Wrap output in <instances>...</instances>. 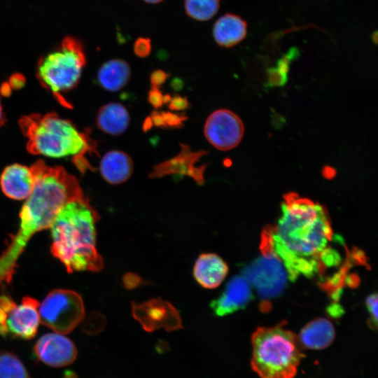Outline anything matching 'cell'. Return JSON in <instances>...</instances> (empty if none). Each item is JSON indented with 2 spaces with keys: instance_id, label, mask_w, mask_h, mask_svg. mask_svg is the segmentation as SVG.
Returning a JSON list of instances; mask_svg holds the SVG:
<instances>
[{
  "instance_id": "e0dca14e",
  "label": "cell",
  "mask_w": 378,
  "mask_h": 378,
  "mask_svg": "<svg viewBox=\"0 0 378 378\" xmlns=\"http://www.w3.org/2000/svg\"><path fill=\"white\" fill-rule=\"evenodd\" d=\"M213 36L218 45L232 47L240 43L247 33V24L240 16L227 13L219 18L213 27Z\"/></svg>"
},
{
  "instance_id": "4316f807",
  "label": "cell",
  "mask_w": 378,
  "mask_h": 378,
  "mask_svg": "<svg viewBox=\"0 0 378 378\" xmlns=\"http://www.w3.org/2000/svg\"><path fill=\"white\" fill-rule=\"evenodd\" d=\"M169 108L172 111H182L189 107V102L186 97H181L178 94L172 97L169 102Z\"/></svg>"
},
{
  "instance_id": "e575fe53",
  "label": "cell",
  "mask_w": 378,
  "mask_h": 378,
  "mask_svg": "<svg viewBox=\"0 0 378 378\" xmlns=\"http://www.w3.org/2000/svg\"><path fill=\"white\" fill-rule=\"evenodd\" d=\"M153 124L150 117H147L143 123V130L147 132L153 127Z\"/></svg>"
},
{
  "instance_id": "2e32d148",
  "label": "cell",
  "mask_w": 378,
  "mask_h": 378,
  "mask_svg": "<svg viewBox=\"0 0 378 378\" xmlns=\"http://www.w3.org/2000/svg\"><path fill=\"white\" fill-rule=\"evenodd\" d=\"M335 336V328L328 319L319 318L310 321L301 330L298 342L307 349L321 350L329 346Z\"/></svg>"
},
{
  "instance_id": "6da1fadb",
  "label": "cell",
  "mask_w": 378,
  "mask_h": 378,
  "mask_svg": "<svg viewBox=\"0 0 378 378\" xmlns=\"http://www.w3.org/2000/svg\"><path fill=\"white\" fill-rule=\"evenodd\" d=\"M332 231L328 211L295 192L284 196L281 216L263 235L262 248L283 263L291 279L311 276L328 265Z\"/></svg>"
},
{
  "instance_id": "277c9868",
  "label": "cell",
  "mask_w": 378,
  "mask_h": 378,
  "mask_svg": "<svg viewBox=\"0 0 378 378\" xmlns=\"http://www.w3.org/2000/svg\"><path fill=\"white\" fill-rule=\"evenodd\" d=\"M20 127L32 154L51 158H71L75 164L87 153H95L96 143L88 131H79L70 120L54 113L32 114L20 120Z\"/></svg>"
},
{
  "instance_id": "ba28073f",
  "label": "cell",
  "mask_w": 378,
  "mask_h": 378,
  "mask_svg": "<svg viewBox=\"0 0 378 378\" xmlns=\"http://www.w3.org/2000/svg\"><path fill=\"white\" fill-rule=\"evenodd\" d=\"M39 302L25 296L17 304L8 294L0 295V335L3 337L32 339L40 323Z\"/></svg>"
},
{
  "instance_id": "44dd1931",
  "label": "cell",
  "mask_w": 378,
  "mask_h": 378,
  "mask_svg": "<svg viewBox=\"0 0 378 378\" xmlns=\"http://www.w3.org/2000/svg\"><path fill=\"white\" fill-rule=\"evenodd\" d=\"M220 0H185L187 15L198 21H206L218 12Z\"/></svg>"
},
{
  "instance_id": "5b68a950",
  "label": "cell",
  "mask_w": 378,
  "mask_h": 378,
  "mask_svg": "<svg viewBox=\"0 0 378 378\" xmlns=\"http://www.w3.org/2000/svg\"><path fill=\"white\" fill-rule=\"evenodd\" d=\"M251 344V366L260 378H294L305 356L295 334L284 325L258 328Z\"/></svg>"
},
{
  "instance_id": "836d02e7",
  "label": "cell",
  "mask_w": 378,
  "mask_h": 378,
  "mask_svg": "<svg viewBox=\"0 0 378 378\" xmlns=\"http://www.w3.org/2000/svg\"><path fill=\"white\" fill-rule=\"evenodd\" d=\"M12 88L9 85L8 83L2 84L0 92L3 96H8L11 92Z\"/></svg>"
},
{
  "instance_id": "7a4b0ae2",
  "label": "cell",
  "mask_w": 378,
  "mask_h": 378,
  "mask_svg": "<svg viewBox=\"0 0 378 378\" xmlns=\"http://www.w3.org/2000/svg\"><path fill=\"white\" fill-rule=\"evenodd\" d=\"M31 168L33 190L20 211L18 230L0 255V286L12 281L18 260L33 235L50 228L68 201L84 195L77 179L64 169L42 161Z\"/></svg>"
},
{
  "instance_id": "d590c367",
  "label": "cell",
  "mask_w": 378,
  "mask_h": 378,
  "mask_svg": "<svg viewBox=\"0 0 378 378\" xmlns=\"http://www.w3.org/2000/svg\"><path fill=\"white\" fill-rule=\"evenodd\" d=\"M5 122V116L3 111V108L1 104L0 100V126H1Z\"/></svg>"
},
{
  "instance_id": "d4e9b609",
  "label": "cell",
  "mask_w": 378,
  "mask_h": 378,
  "mask_svg": "<svg viewBox=\"0 0 378 378\" xmlns=\"http://www.w3.org/2000/svg\"><path fill=\"white\" fill-rule=\"evenodd\" d=\"M167 127L181 128L183 122L187 119L186 116L180 115L172 112L163 111L161 113Z\"/></svg>"
},
{
  "instance_id": "7402d4cb",
  "label": "cell",
  "mask_w": 378,
  "mask_h": 378,
  "mask_svg": "<svg viewBox=\"0 0 378 378\" xmlns=\"http://www.w3.org/2000/svg\"><path fill=\"white\" fill-rule=\"evenodd\" d=\"M0 378H31L22 361L10 352L0 353Z\"/></svg>"
},
{
  "instance_id": "8d00e7d4",
  "label": "cell",
  "mask_w": 378,
  "mask_h": 378,
  "mask_svg": "<svg viewBox=\"0 0 378 378\" xmlns=\"http://www.w3.org/2000/svg\"><path fill=\"white\" fill-rule=\"evenodd\" d=\"M172 97L169 94H165L162 96L163 104H167L170 102Z\"/></svg>"
},
{
  "instance_id": "d6986e66",
  "label": "cell",
  "mask_w": 378,
  "mask_h": 378,
  "mask_svg": "<svg viewBox=\"0 0 378 378\" xmlns=\"http://www.w3.org/2000/svg\"><path fill=\"white\" fill-rule=\"evenodd\" d=\"M127 108L120 103L111 102L102 106L97 113L96 122L99 129L111 135L122 134L130 124Z\"/></svg>"
},
{
  "instance_id": "7c38bea8",
  "label": "cell",
  "mask_w": 378,
  "mask_h": 378,
  "mask_svg": "<svg viewBox=\"0 0 378 378\" xmlns=\"http://www.w3.org/2000/svg\"><path fill=\"white\" fill-rule=\"evenodd\" d=\"M181 144L180 153L173 158L158 164L153 167L148 176L150 178H160L170 174H186L192 177L197 184L204 183V172L206 164L199 167L194 164L207 152L204 150L192 151L188 145Z\"/></svg>"
},
{
  "instance_id": "484cf974",
  "label": "cell",
  "mask_w": 378,
  "mask_h": 378,
  "mask_svg": "<svg viewBox=\"0 0 378 378\" xmlns=\"http://www.w3.org/2000/svg\"><path fill=\"white\" fill-rule=\"evenodd\" d=\"M368 310L370 314L372 326L377 325V295H370L366 300Z\"/></svg>"
},
{
  "instance_id": "ffe728a7",
  "label": "cell",
  "mask_w": 378,
  "mask_h": 378,
  "mask_svg": "<svg viewBox=\"0 0 378 378\" xmlns=\"http://www.w3.org/2000/svg\"><path fill=\"white\" fill-rule=\"evenodd\" d=\"M131 76L129 64L120 59L105 62L99 69L97 80L105 90L115 92L125 87Z\"/></svg>"
},
{
  "instance_id": "f1b7e54d",
  "label": "cell",
  "mask_w": 378,
  "mask_h": 378,
  "mask_svg": "<svg viewBox=\"0 0 378 378\" xmlns=\"http://www.w3.org/2000/svg\"><path fill=\"white\" fill-rule=\"evenodd\" d=\"M162 94L158 88H153L148 92V102L155 108H160L162 104Z\"/></svg>"
},
{
  "instance_id": "4fadbf2b",
  "label": "cell",
  "mask_w": 378,
  "mask_h": 378,
  "mask_svg": "<svg viewBox=\"0 0 378 378\" xmlns=\"http://www.w3.org/2000/svg\"><path fill=\"white\" fill-rule=\"evenodd\" d=\"M34 174L31 167L13 164L6 167L0 176V186L6 196L22 200L31 194L34 186Z\"/></svg>"
},
{
  "instance_id": "83f0119b",
  "label": "cell",
  "mask_w": 378,
  "mask_h": 378,
  "mask_svg": "<svg viewBox=\"0 0 378 378\" xmlns=\"http://www.w3.org/2000/svg\"><path fill=\"white\" fill-rule=\"evenodd\" d=\"M169 76V74L161 69H157L150 74L151 87L158 88L162 85Z\"/></svg>"
},
{
  "instance_id": "f546056e",
  "label": "cell",
  "mask_w": 378,
  "mask_h": 378,
  "mask_svg": "<svg viewBox=\"0 0 378 378\" xmlns=\"http://www.w3.org/2000/svg\"><path fill=\"white\" fill-rule=\"evenodd\" d=\"M8 83L12 90H20L25 84V78L20 74H14L10 77Z\"/></svg>"
},
{
  "instance_id": "cb8c5ba5",
  "label": "cell",
  "mask_w": 378,
  "mask_h": 378,
  "mask_svg": "<svg viewBox=\"0 0 378 378\" xmlns=\"http://www.w3.org/2000/svg\"><path fill=\"white\" fill-rule=\"evenodd\" d=\"M151 51L150 40L148 38H137L134 43V52L139 57H146Z\"/></svg>"
},
{
  "instance_id": "ac0fdd59",
  "label": "cell",
  "mask_w": 378,
  "mask_h": 378,
  "mask_svg": "<svg viewBox=\"0 0 378 378\" xmlns=\"http://www.w3.org/2000/svg\"><path fill=\"white\" fill-rule=\"evenodd\" d=\"M133 168V162L130 155L120 150L106 153L99 165L104 179L113 185L125 182L131 176Z\"/></svg>"
},
{
  "instance_id": "52a82bcc",
  "label": "cell",
  "mask_w": 378,
  "mask_h": 378,
  "mask_svg": "<svg viewBox=\"0 0 378 378\" xmlns=\"http://www.w3.org/2000/svg\"><path fill=\"white\" fill-rule=\"evenodd\" d=\"M40 322L61 334L71 332L85 316L82 298L76 292L55 289L50 292L39 304Z\"/></svg>"
},
{
  "instance_id": "3957f363",
  "label": "cell",
  "mask_w": 378,
  "mask_h": 378,
  "mask_svg": "<svg viewBox=\"0 0 378 378\" xmlns=\"http://www.w3.org/2000/svg\"><path fill=\"white\" fill-rule=\"evenodd\" d=\"M99 216L83 195L68 201L57 213L50 229L51 253L69 273L98 272L104 267L96 248V223Z\"/></svg>"
},
{
  "instance_id": "74e56055",
  "label": "cell",
  "mask_w": 378,
  "mask_h": 378,
  "mask_svg": "<svg viewBox=\"0 0 378 378\" xmlns=\"http://www.w3.org/2000/svg\"><path fill=\"white\" fill-rule=\"evenodd\" d=\"M144 1L150 4H157L161 2L163 0H144Z\"/></svg>"
},
{
  "instance_id": "1f68e13d",
  "label": "cell",
  "mask_w": 378,
  "mask_h": 378,
  "mask_svg": "<svg viewBox=\"0 0 378 378\" xmlns=\"http://www.w3.org/2000/svg\"><path fill=\"white\" fill-rule=\"evenodd\" d=\"M150 118L152 120L153 124L156 127L167 128L161 113H159L158 111H153L151 113Z\"/></svg>"
},
{
  "instance_id": "d6a6232c",
  "label": "cell",
  "mask_w": 378,
  "mask_h": 378,
  "mask_svg": "<svg viewBox=\"0 0 378 378\" xmlns=\"http://www.w3.org/2000/svg\"><path fill=\"white\" fill-rule=\"evenodd\" d=\"M322 174L325 178L328 179H331L335 176L336 171L332 167H325L323 169Z\"/></svg>"
},
{
  "instance_id": "603a6c76",
  "label": "cell",
  "mask_w": 378,
  "mask_h": 378,
  "mask_svg": "<svg viewBox=\"0 0 378 378\" xmlns=\"http://www.w3.org/2000/svg\"><path fill=\"white\" fill-rule=\"evenodd\" d=\"M288 58H284L278 62L276 68L270 69L268 71V83L270 87L284 85L287 80L288 71Z\"/></svg>"
},
{
  "instance_id": "8fae6325",
  "label": "cell",
  "mask_w": 378,
  "mask_h": 378,
  "mask_svg": "<svg viewBox=\"0 0 378 378\" xmlns=\"http://www.w3.org/2000/svg\"><path fill=\"white\" fill-rule=\"evenodd\" d=\"M34 351L38 360L52 367L68 365L77 356L74 342L64 334L55 332L41 336L35 344Z\"/></svg>"
},
{
  "instance_id": "9a60e30c",
  "label": "cell",
  "mask_w": 378,
  "mask_h": 378,
  "mask_svg": "<svg viewBox=\"0 0 378 378\" xmlns=\"http://www.w3.org/2000/svg\"><path fill=\"white\" fill-rule=\"evenodd\" d=\"M227 272L226 262L217 254L211 253L201 254L193 268V276L196 281L208 289L218 287Z\"/></svg>"
},
{
  "instance_id": "4dcf8cb0",
  "label": "cell",
  "mask_w": 378,
  "mask_h": 378,
  "mask_svg": "<svg viewBox=\"0 0 378 378\" xmlns=\"http://www.w3.org/2000/svg\"><path fill=\"white\" fill-rule=\"evenodd\" d=\"M139 281V276L133 274H127L123 279L124 284L127 288H133L138 285Z\"/></svg>"
},
{
  "instance_id": "9c48e42d",
  "label": "cell",
  "mask_w": 378,
  "mask_h": 378,
  "mask_svg": "<svg viewBox=\"0 0 378 378\" xmlns=\"http://www.w3.org/2000/svg\"><path fill=\"white\" fill-rule=\"evenodd\" d=\"M244 132L240 118L227 109L214 111L206 120L204 133L207 141L220 150H228L236 147Z\"/></svg>"
},
{
  "instance_id": "30bf717a",
  "label": "cell",
  "mask_w": 378,
  "mask_h": 378,
  "mask_svg": "<svg viewBox=\"0 0 378 378\" xmlns=\"http://www.w3.org/2000/svg\"><path fill=\"white\" fill-rule=\"evenodd\" d=\"M132 307L133 317L147 332L160 328L171 332L182 328L181 318L176 309L160 298L139 304L132 302Z\"/></svg>"
},
{
  "instance_id": "8992f818",
  "label": "cell",
  "mask_w": 378,
  "mask_h": 378,
  "mask_svg": "<svg viewBox=\"0 0 378 378\" xmlns=\"http://www.w3.org/2000/svg\"><path fill=\"white\" fill-rule=\"evenodd\" d=\"M85 63L81 43L75 38L66 36L57 49L39 60L37 77L45 88L66 105V101L62 95L78 83Z\"/></svg>"
},
{
  "instance_id": "5bb4252c",
  "label": "cell",
  "mask_w": 378,
  "mask_h": 378,
  "mask_svg": "<svg viewBox=\"0 0 378 378\" xmlns=\"http://www.w3.org/2000/svg\"><path fill=\"white\" fill-rule=\"evenodd\" d=\"M251 297L248 281L242 276H236L227 283L220 296L211 302V307L217 316H223L244 308Z\"/></svg>"
}]
</instances>
